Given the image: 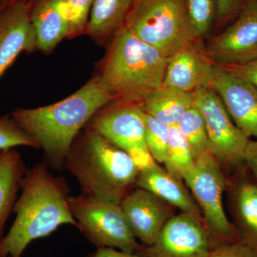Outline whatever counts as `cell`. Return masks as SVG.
<instances>
[{"label":"cell","mask_w":257,"mask_h":257,"mask_svg":"<svg viewBox=\"0 0 257 257\" xmlns=\"http://www.w3.org/2000/svg\"><path fill=\"white\" fill-rule=\"evenodd\" d=\"M194 106L202 114L213 155L223 170L233 173L244 167V152L248 139L235 125L213 88L193 92Z\"/></svg>","instance_id":"8"},{"label":"cell","mask_w":257,"mask_h":257,"mask_svg":"<svg viewBox=\"0 0 257 257\" xmlns=\"http://www.w3.org/2000/svg\"><path fill=\"white\" fill-rule=\"evenodd\" d=\"M86 126L124 150L130 157L139 152H149L145 112L139 104L119 103L116 106L103 108Z\"/></svg>","instance_id":"11"},{"label":"cell","mask_w":257,"mask_h":257,"mask_svg":"<svg viewBox=\"0 0 257 257\" xmlns=\"http://www.w3.org/2000/svg\"><path fill=\"white\" fill-rule=\"evenodd\" d=\"M64 168L77 179L81 195L118 205L135 188L140 173L130 155L87 126L69 148Z\"/></svg>","instance_id":"3"},{"label":"cell","mask_w":257,"mask_h":257,"mask_svg":"<svg viewBox=\"0 0 257 257\" xmlns=\"http://www.w3.org/2000/svg\"><path fill=\"white\" fill-rule=\"evenodd\" d=\"M120 206L134 236L144 246L153 244L176 214L175 207L137 187L128 193Z\"/></svg>","instance_id":"13"},{"label":"cell","mask_w":257,"mask_h":257,"mask_svg":"<svg viewBox=\"0 0 257 257\" xmlns=\"http://www.w3.org/2000/svg\"><path fill=\"white\" fill-rule=\"evenodd\" d=\"M216 11L221 20H225L234 15L239 9L241 0H216Z\"/></svg>","instance_id":"31"},{"label":"cell","mask_w":257,"mask_h":257,"mask_svg":"<svg viewBox=\"0 0 257 257\" xmlns=\"http://www.w3.org/2000/svg\"><path fill=\"white\" fill-rule=\"evenodd\" d=\"M246 172L245 166L227 179V206L239 241L257 253V183Z\"/></svg>","instance_id":"15"},{"label":"cell","mask_w":257,"mask_h":257,"mask_svg":"<svg viewBox=\"0 0 257 257\" xmlns=\"http://www.w3.org/2000/svg\"><path fill=\"white\" fill-rule=\"evenodd\" d=\"M4 6L5 5H3V2H2V0H0V10H1L2 8H3Z\"/></svg>","instance_id":"34"},{"label":"cell","mask_w":257,"mask_h":257,"mask_svg":"<svg viewBox=\"0 0 257 257\" xmlns=\"http://www.w3.org/2000/svg\"><path fill=\"white\" fill-rule=\"evenodd\" d=\"M30 18L37 49L50 54L66 38L72 37V25L63 0H36L32 5Z\"/></svg>","instance_id":"17"},{"label":"cell","mask_w":257,"mask_h":257,"mask_svg":"<svg viewBox=\"0 0 257 257\" xmlns=\"http://www.w3.org/2000/svg\"><path fill=\"white\" fill-rule=\"evenodd\" d=\"M20 146L40 149L35 140L20 127L11 116H2L0 117V150Z\"/></svg>","instance_id":"26"},{"label":"cell","mask_w":257,"mask_h":257,"mask_svg":"<svg viewBox=\"0 0 257 257\" xmlns=\"http://www.w3.org/2000/svg\"><path fill=\"white\" fill-rule=\"evenodd\" d=\"M32 5L19 2L0 10V79L20 54L38 50L30 18Z\"/></svg>","instance_id":"14"},{"label":"cell","mask_w":257,"mask_h":257,"mask_svg":"<svg viewBox=\"0 0 257 257\" xmlns=\"http://www.w3.org/2000/svg\"><path fill=\"white\" fill-rule=\"evenodd\" d=\"M114 101L97 77L55 104L17 108L11 117L38 144L50 168L61 170L69 148L93 116Z\"/></svg>","instance_id":"1"},{"label":"cell","mask_w":257,"mask_h":257,"mask_svg":"<svg viewBox=\"0 0 257 257\" xmlns=\"http://www.w3.org/2000/svg\"><path fill=\"white\" fill-rule=\"evenodd\" d=\"M167 61L123 25L113 35L96 77L114 101L140 105L163 86Z\"/></svg>","instance_id":"4"},{"label":"cell","mask_w":257,"mask_h":257,"mask_svg":"<svg viewBox=\"0 0 257 257\" xmlns=\"http://www.w3.org/2000/svg\"><path fill=\"white\" fill-rule=\"evenodd\" d=\"M223 67L233 74L249 81L257 87V57L246 63Z\"/></svg>","instance_id":"29"},{"label":"cell","mask_w":257,"mask_h":257,"mask_svg":"<svg viewBox=\"0 0 257 257\" xmlns=\"http://www.w3.org/2000/svg\"><path fill=\"white\" fill-rule=\"evenodd\" d=\"M26 172L25 162L18 150H0V241L5 236V224L14 210Z\"/></svg>","instance_id":"19"},{"label":"cell","mask_w":257,"mask_h":257,"mask_svg":"<svg viewBox=\"0 0 257 257\" xmlns=\"http://www.w3.org/2000/svg\"><path fill=\"white\" fill-rule=\"evenodd\" d=\"M183 182L202 212L212 249L225 243L239 241L223 203L227 178L213 154L196 160L192 168L184 175Z\"/></svg>","instance_id":"6"},{"label":"cell","mask_w":257,"mask_h":257,"mask_svg":"<svg viewBox=\"0 0 257 257\" xmlns=\"http://www.w3.org/2000/svg\"><path fill=\"white\" fill-rule=\"evenodd\" d=\"M124 25L167 58L197 39L185 0H134Z\"/></svg>","instance_id":"5"},{"label":"cell","mask_w":257,"mask_h":257,"mask_svg":"<svg viewBox=\"0 0 257 257\" xmlns=\"http://www.w3.org/2000/svg\"><path fill=\"white\" fill-rule=\"evenodd\" d=\"M143 110L167 126H176L194 106L193 92H184L162 86L140 104Z\"/></svg>","instance_id":"20"},{"label":"cell","mask_w":257,"mask_h":257,"mask_svg":"<svg viewBox=\"0 0 257 257\" xmlns=\"http://www.w3.org/2000/svg\"><path fill=\"white\" fill-rule=\"evenodd\" d=\"M244 162L257 183V140L248 141L244 152Z\"/></svg>","instance_id":"30"},{"label":"cell","mask_w":257,"mask_h":257,"mask_svg":"<svg viewBox=\"0 0 257 257\" xmlns=\"http://www.w3.org/2000/svg\"><path fill=\"white\" fill-rule=\"evenodd\" d=\"M68 202L77 227L96 247L130 253H136L143 247L134 236L121 206L82 195L69 196Z\"/></svg>","instance_id":"7"},{"label":"cell","mask_w":257,"mask_h":257,"mask_svg":"<svg viewBox=\"0 0 257 257\" xmlns=\"http://www.w3.org/2000/svg\"><path fill=\"white\" fill-rule=\"evenodd\" d=\"M145 119L147 148L154 160L163 164L168 150L170 126L145 112Z\"/></svg>","instance_id":"24"},{"label":"cell","mask_w":257,"mask_h":257,"mask_svg":"<svg viewBox=\"0 0 257 257\" xmlns=\"http://www.w3.org/2000/svg\"><path fill=\"white\" fill-rule=\"evenodd\" d=\"M185 4L196 36H205L214 22L216 0H185Z\"/></svg>","instance_id":"25"},{"label":"cell","mask_w":257,"mask_h":257,"mask_svg":"<svg viewBox=\"0 0 257 257\" xmlns=\"http://www.w3.org/2000/svg\"><path fill=\"white\" fill-rule=\"evenodd\" d=\"M87 257H141L137 253H130L115 249V248L101 247L90 253Z\"/></svg>","instance_id":"32"},{"label":"cell","mask_w":257,"mask_h":257,"mask_svg":"<svg viewBox=\"0 0 257 257\" xmlns=\"http://www.w3.org/2000/svg\"><path fill=\"white\" fill-rule=\"evenodd\" d=\"M205 55L221 67L257 57V0H249L232 25L208 42Z\"/></svg>","instance_id":"10"},{"label":"cell","mask_w":257,"mask_h":257,"mask_svg":"<svg viewBox=\"0 0 257 257\" xmlns=\"http://www.w3.org/2000/svg\"><path fill=\"white\" fill-rule=\"evenodd\" d=\"M134 0H94L86 33L103 42L124 25Z\"/></svg>","instance_id":"21"},{"label":"cell","mask_w":257,"mask_h":257,"mask_svg":"<svg viewBox=\"0 0 257 257\" xmlns=\"http://www.w3.org/2000/svg\"><path fill=\"white\" fill-rule=\"evenodd\" d=\"M49 167L45 161L27 170L13 210L14 223L0 241V257H22L32 241L46 237L61 225L77 227L69 209L68 186Z\"/></svg>","instance_id":"2"},{"label":"cell","mask_w":257,"mask_h":257,"mask_svg":"<svg viewBox=\"0 0 257 257\" xmlns=\"http://www.w3.org/2000/svg\"><path fill=\"white\" fill-rule=\"evenodd\" d=\"M135 187L153 193L180 212L194 216L204 225L202 212L183 181L172 177L158 162L140 171Z\"/></svg>","instance_id":"18"},{"label":"cell","mask_w":257,"mask_h":257,"mask_svg":"<svg viewBox=\"0 0 257 257\" xmlns=\"http://www.w3.org/2000/svg\"><path fill=\"white\" fill-rule=\"evenodd\" d=\"M214 64L193 42L169 57L163 86L184 92L209 87Z\"/></svg>","instance_id":"16"},{"label":"cell","mask_w":257,"mask_h":257,"mask_svg":"<svg viewBox=\"0 0 257 257\" xmlns=\"http://www.w3.org/2000/svg\"><path fill=\"white\" fill-rule=\"evenodd\" d=\"M211 87L235 125L248 139L257 140V87L249 81L214 64Z\"/></svg>","instance_id":"12"},{"label":"cell","mask_w":257,"mask_h":257,"mask_svg":"<svg viewBox=\"0 0 257 257\" xmlns=\"http://www.w3.org/2000/svg\"><path fill=\"white\" fill-rule=\"evenodd\" d=\"M176 126L189 144L194 160L212 154L204 119L197 107L189 109Z\"/></svg>","instance_id":"22"},{"label":"cell","mask_w":257,"mask_h":257,"mask_svg":"<svg viewBox=\"0 0 257 257\" xmlns=\"http://www.w3.org/2000/svg\"><path fill=\"white\" fill-rule=\"evenodd\" d=\"M35 1H36V0H2L4 5L13 4V3H19V2H28V3H32V4H33Z\"/></svg>","instance_id":"33"},{"label":"cell","mask_w":257,"mask_h":257,"mask_svg":"<svg viewBox=\"0 0 257 257\" xmlns=\"http://www.w3.org/2000/svg\"><path fill=\"white\" fill-rule=\"evenodd\" d=\"M212 244L204 225L194 216L179 212L168 221L156 241L143 246L141 257H209Z\"/></svg>","instance_id":"9"},{"label":"cell","mask_w":257,"mask_h":257,"mask_svg":"<svg viewBox=\"0 0 257 257\" xmlns=\"http://www.w3.org/2000/svg\"><path fill=\"white\" fill-rule=\"evenodd\" d=\"M209 257H257V253L237 241L216 246L211 250Z\"/></svg>","instance_id":"28"},{"label":"cell","mask_w":257,"mask_h":257,"mask_svg":"<svg viewBox=\"0 0 257 257\" xmlns=\"http://www.w3.org/2000/svg\"><path fill=\"white\" fill-rule=\"evenodd\" d=\"M195 163L189 144L177 126H170L168 150L164 165L170 175L183 181L184 175Z\"/></svg>","instance_id":"23"},{"label":"cell","mask_w":257,"mask_h":257,"mask_svg":"<svg viewBox=\"0 0 257 257\" xmlns=\"http://www.w3.org/2000/svg\"><path fill=\"white\" fill-rule=\"evenodd\" d=\"M71 25L72 37L86 32L94 0H63Z\"/></svg>","instance_id":"27"}]
</instances>
